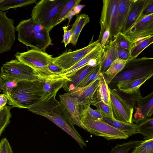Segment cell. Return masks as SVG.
Masks as SVG:
<instances>
[{
  "mask_svg": "<svg viewBox=\"0 0 153 153\" xmlns=\"http://www.w3.org/2000/svg\"><path fill=\"white\" fill-rule=\"evenodd\" d=\"M58 91L43 96L38 102L30 107V111L44 117L71 136L82 149L86 144L74 128L59 102L56 98Z\"/></svg>",
  "mask_w": 153,
  "mask_h": 153,
  "instance_id": "6da1fadb",
  "label": "cell"
},
{
  "mask_svg": "<svg viewBox=\"0 0 153 153\" xmlns=\"http://www.w3.org/2000/svg\"><path fill=\"white\" fill-rule=\"evenodd\" d=\"M44 95L42 81H20L6 96L8 104L27 109L38 102Z\"/></svg>",
  "mask_w": 153,
  "mask_h": 153,
  "instance_id": "7a4b0ae2",
  "label": "cell"
},
{
  "mask_svg": "<svg viewBox=\"0 0 153 153\" xmlns=\"http://www.w3.org/2000/svg\"><path fill=\"white\" fill-rule=\"evenodd\" d=\"M16 29L18 40L32 49L45 52L48 46L53 45L49 31L36 23L31 18L21 21Z\"/></svg>",
  "mask_w": 153,
  "mask_h": 153,
  "instance_id": "3957f363",
  "label": "cell"
},
{
  "mask_svg": "<svg viewBox=\"0 0 153 153\" xmlns=\"http://www.w3.org/2000/svg\"><path fill=\"white\" fill-rule=\"evenodd\" d=\"M153 74V58L142 57L128 60L110 83L117 86Z\"/></svg>",
  "mask_w": 153,
  "mask_h": 153,
  "instance_id": "277c9868",
  "label": "cell"
},
{
  "mask_svg": "<svg viewBox=\"0 0 153 153\" xmlns=\"http://www.w3.org/2000/svg\"><path fill=\"white\" fill-rule=\"evenodd\" d=\"M67 0H41L36 3L31 18L36 24L50 31L61 9Z\"/></svg>",
  "mask_w": 153,
  "mask_h": 153,
  "instance_id": "5b68a950",
  "label": "cell"
},
{
  "mask_svg": "<svg viewBox=\"0 0 153 153\" xmlns=\"http://www.w3.org/2000/svg\"><path fill=\"white\" fill-rule=\"evenodd\" d=\"M0 73L4 79L9 81H42V79L36 71L17 59L3 64Z\"/></svg>",
  "mask_w": 153,
  "mask_h": 153,
  "instance_id": "8992f818",
  "label": "cell"
},
{
  "mask_svg": "<svg viewBox=\"0 0 153 153\" xmlns=\"http://www.w3.org/2000/svg\"><path fill=\"white\" fill-rule=\"evenodd\" d=\"M16 59L33 68L42 78L48 71V65L54 61V57L45 52L32 49L27 51L15 54Z\"/></svg>",
  "mask_w": 153,
  "mask_h": 153,
  "instance_id": "52a82bcc",
  "label": "cell"
},
{
  "mask_svg": "<svg viewBox=\"0 0 153 153\" xmlns=\"http://www.w3.org/2000/svg\"><path fill=\"white\" fill-rule=\"evenodd\" d=\"M119 0H103L100 21V40L107 29L109 31V42L113 41L118 33L117 24V13Z\"/></svg>",
  "mask_w": 153,
  "mask_h": 153,
  "instance_id": "ba28073f",
  "label": "cell"
},
{
  "mask_svg": "<svg viewBox=\"0 0 153 153\" xmlns=\"http://www.w3.org/2000/svg\"><path fill=\"white\" fill-rule=\"evenodd\" d=\"M85 130L93 134L104 137L108 140L126 139L129 136L102 121H97L86 115L80 117Z\"/></svg>",
  "mask_w": 153,
  "mask_h": 153,
  "instance_id": "9c48e42d",
  "label": "cell"
},
{
  "mask_svg": "<svg viewBox=\"0 0 153 153\" xmlns=\"http://www.w3.org/2000/svg\"><path fill=\"white\" fill-rule=\"evenodd\" d=\"M108 89L113 119L126 123H133V107L120 96L117 89L109 88Z\"/></svg>",
  "mask_w": 153,
  "mask_h": 153,
  "instance_id": "30bf717a",
  "label": "cell"
},
{
  "mask_svg": "<svg viewBox=\"0 0 153 153\" xmlns=\"http://www.w3.org/2000/svg\"><path fill=\"white\" fill-rule=\"evenodd\" d=\"M130 95L135 109L132 122L137 124L151 117L153 113V92L143 97L139 90Z\"/></svg>",
  "mask_w": 153,
  "mask_h": 153,
  "instance_id": "8fae6325",
  "label": "cell"
},
{
  "mask_svg": "<svg viewBox=\"0 0 153 153\" xmlns=\"http://www.w3.org/2000/svg\"><path fill=\"white\" fill-rule=\"evenodd\" d=\"M93 37L87 46L75 51L63 53L58 56L54 57V62L65 70L71 68L100 44L99 39L93 42Z\"/></svg>",
  "mask_w": 153,
  "mask_h": 153,
  "instance_id": "7c38bea8",
  "label": "cell"
},
{
  "mask_svg": "<svg viewBox=\"0 0 153 153\" xmlns=\"http://www.w3.org/2000/svg\"><path fill=\"white\" fill-rule=\"evenodd\" d=\"M100 78L85 87L76 88L67 92L77 99L79 115L88 105L96 100L100 85Z\"/></svg>",
  "mask_w": 153,
  "mask_h": 153,
  "instance_id": "4fadbf2b",
  "label": "cell"
},
{
  "mask_svg": "<svg viewBox=\"0 0 153 153\" xmlns=\"http://www.w3.org/2000/svg\"><path fill=\"white\" fill-rule=\"evenodd\" d=\"M7 11H0V53L10 50L15 40L14 21L6 16Z\"/></svg>",
  "mask_w": 153,
  "mask_h": 153,
  "instance_id": "5bb4252c",
  "label": "cell"
},
{
  "mask_svg": "<svg viewBox=\"0 0 153 153\" xmlns=\"http://www.w3.org/2000/svg\"><path fill=\"white\" fill-rule=\"evenodd\" d=\"M125 34L132 41L137 38L153 35V14L140 17Z\"/></svg>",
  "mask_w": 153,
  "mask_h": 153,
  "instance_id": "9a60e30c",
  "label": "cell"
},
{
  "mask_svg": "<svg viewBox=\"0 0 153 153\" xmlns=\"http://www.w3.org/2000/svg\"><path fill=\"white\" fill-rule=\"evenodd\" d=\"M59 102L73 125L85 130L80 118L77 101L75 97L67 93L59 95Z\"/></svg>",
  "mask_w": 153,
  "mask_h": 153,
  "instance_id": "2e32d148",
  "label": "cell"
},
{
  "mask_svg": "<svg viewBox=\"0 0 153 153\" xmlns=\"http://www.w3.org/2000/svg\"><path fill=\"white\" fill-rule=\"evenodd\" d=\"M42 81L45 96L63 88L66 83L70 81L71 79L62 74L43 78Z\"/></svg>",
  "mask_w": 153,
  "mask_h": 153,
  "instance_id": "e0dca14e",
  "label": "cell"
},
{
  "mask_svg": "<svg viewBox=\"0 0 153 153\" xmlns=\"http://www.w3.org/2000/svg\"><path fill=\"white\" fill-rule=\"evenodd\" d=\"M147 0H133L122 33L125 34L141 17Z\"/></svg>",
  "mask_w": 153,
  "mask_h": 153,
  "instance_id": "ac0fdd59",
  "label": "cell"
},
{
  "mask_svg": "<svg viewBox=\"0 0 153 153\" xmlns=\"http://www.w3.org/2000/svg\"><path fill=\"white\" fill-rule=\"evenodd\" d=\"M100 64V73L103 74L108 68L115 60L118 58V46L113 41H111L105 47Z\"/></svg>",
  "mask_w": 153,
  "mask_h": 153,
  "instance_id": "d6986e66",
  "label": "cell"
},
{
  "mask_svg": "<svg viewBox=\"0 0 153 153\" xmlns=\"http://www.w3.org/2000/svg\"><path fill=\"white\" fill-rule=\"evenodd\" d=\"M104 51V48L100 44L72 67L65 70L63 74L67 77L72 76L78 70L88 65L91 59L101 56Z\"/></svg>",
  "mask_w": 153,
  "mask_h": 153,
  "instance_id": "ffe728a7",
  "label": "cell"
},
{
  "mask_svg": "<svg viewBox=\"0 0 153 153\" xmlns=\"http://www.w3.org/2000/svg\"><path fill=\"white\" fill-rule=\"evenodd\" d=\"M94 67L87 65L68 77L71 81L66 83L63 88L64 90L68 92L76 88Z\"/></svg>",
  "mask_w": 153,
  "mask_h": 153,
  "instance_id": "44dd1931",
  "label": "cell"
},
{
  "mask_svg": "<svg viewBox=\"0 0 153 153\" xmlns=\"http://www.w3.org/2000/svg\"><path fill=\"white\" fill-rule=\"evenodd\" d=\"M133 0H119L117 18L118 33L122 32Z\"/></svg>",
  "mask_w": 153,
  "mask_h": 153,
  "instance_id": "7402d4cb",
  "label": "cell"
},
{
  "mask_svg": "<svg viewBox=\"0 0 153 153\" xmlns=\"http://www.w3.org/2000/svg\"><path fill=\"white\" fill-rule=\"evenodd\" d=\"M102 121L124 132L129 137L138 133L137 124L133 123H129L108 118H103Z\"/></svg>",
  "mask_w": 153,
  "mask_h": 153,
  "instance_id": "603a6c76",
  "label": "cell"
},
{
  "mask_svg": "<svg viewBox=\"0 0 153 153\" xmlns=\"http://www.w3.org/2000/svg\"><path fill=\"white\" fill-rule=\"evenodd\" d=\"M153 75V74H150L141 78L130 81L117 86L120 91L131 95L140 90V87Z\"/></svg>",
  "mask_w": 153,
  "mask_h": 153,
  "instance_id": "cb8c5ba5",
  "label": "cell"
},
{
  "mask_svg": "<svg viewBox=\"0 0 153 153\" xmlns=\"http://www.w3.org/2000/svg\"><path fill=\"white\" fill-rule=\"evenodd\" d=\"M128 61L118 58L112 62L107 70L102 74L108 85L124 68Z\"/></svg>",
  "mask_w": 153,
  "mask_h": 153,
  "instance_id": "d4e9b609",
  "label": "cell"
},
{
  "mask_svg": "<svg viewBox=\"0 0 153 153\" xmlns=\"http://www.w3.org/2000/svg\"><path fill=\"white\" fill-rule=\"evenodd\" d=\"M76 16V20L73 23L74 27L70 42L74 46L76 45L82 29L90 22V18L88 15L85 13L77 15Z\"/></svg>",
  "mask_w": 153,
  "mask_h": 153,
  "instance_id": "484cf974",
  "label": "cell"
},
{
  "mask_svg": "<svg viewBox=\"0 0 153 153\" xmlns=\"http://www.w3.org/2000/svg\"><path fill=\"white\" fill-rule=\"evenodd\" d=\"M81 1V0H67L55 20L53 27L66 19L69 13L75 6L79 4Z\"/></svg>",
  "mask_w": 153,
  "mask_h": 153,
  "instance_id": "4316f807",
  "label": "cell"
},
{
  "mask_svg": "<svg viewBox=\"0 0 153 153\" xmlns=\"http://www.w3.org/2000/svg\"><path fill=\"white\" fill-rule=\"evenodd\" d=\"M37 0H0V11H3L10 9L16 10L29 4L36 3Z\"/></svg>",
  "mask_w": 153,
  "mask_h": 153,
  "instance_id": "83f0119b",
  "label": "cell"
},
{
  "mask_svg": "<svg viewBox=\"0 0 153 153\" xmlns=\"http://www.w3.org/2000/svg\"><path fill=\"white\" fill-rule=\"evenodd\" d=\"M138 133L142 134L145 140L153 138V118H147L138 125Z\"/></svg>",
  "mask_w": 153,
  "mask_h": 153,
  "instance_id": "f1b7e54d",
  "label": "cell"
},
{
  "mask_svg": "<svg viewBox=\"0 0 153 153\" xmlns=\"http://www.w3.org/2000/svg\"><path fill=\"white\" fill-rule=\"evenodd\" d=\"M91 105L95 106L101 114L103 118L114 119L111 105L105 104L102 100L100 95L99 90L96 99Z\"/></svg>",
  "mask_w": 153,
  "mask_h": 153,
  "instance_id": "f546056e",
  "label": "cell"
},
{
  "mask_svg": "<svg viewBox=\"0 0 153 153\" xmlns=\"http://www.w3.org/2000/svg\"><path fill=\"white\" fill-rule=\"evenodd\" d=\"M100 68V64L94 67L76 88H81L85 87L99 78L101 74Z\"/></svg>",
  "mask_w": 153,
  "mask_h": 153,
  "instance_id": "4dcf8cb0",
  "label": "cell"
},
{
  "mask_svg": "<svg viewBox=\"0 0 153 153\" xmlns=\"http://www.w3.org/2000/svg\"><path fill=\"white\" fill-rule=\"evenodd\" d=\"M12 107L5 105L0 110V137L10 122V119L12 117L10 110Z\"/></svg>",
  "mask_w": 153,
  "mask_h": 153,
  "instance_id": "1f68e13d",
  "label": "cell"
},
{
  "mask_svg": "<svg viewBox=\"0 0 153 153\" xmlns=\"http://www.w3.org/2000/svg\"><path fill=\"white\" fill-rule=\"evenodd\" d=\"M100 85L99 88V93L102 100L105 104L110 105V98L108 85L102 74H100Z\"/></svg>",
  "mask_w": 153,
  "mask_h": 153,
  "instance_id": "d6a6232c",
  "label": "cell"
},
{
  "mask_svg": "<svg viewBox=\"0 0 153 153\" xmlns=\"http://www.w3.org/2000/svg\"><path fill=\"white\" fill-rule=\"evenodd\" d=\"M153 42V35L150 36L140 43L134 46L131 50V59L136 58L145 49Z\"/></svg>",
  "mask_w": 153,
  "mask_h": 153,
  "instance_id": "836d02e7",
  "label": "cell"
},
{
  "mask_svg": "<svg viewBox=\"0 0 153 153\" xmlns=\"http://www.w3.org/2000/svg\"><path fill=\"white\" fill-rule=\"evenodd\" d=\"M142 141L133 140L120 145L117 144L112 149L110 153H128L129 150L138 146Z\"/></svg>",
  "mask_w": 153,
  "mask_h": 153,
  "instance_id": "e575fe53",
  "label": "cell"
},
{
  "mask_svg": "<svg viewBox=\"0 0 153 153\" xmlns=\"http://www.w3.org/2000/svg\"><path fill=\"white\" fill-rule=\"evenodd\" d=\"M118 46L131 51L133 46L132 41L124 34L118 33L113 40Z\"/></svg>",
  "mask_w": 153,
  "mask_h": 153,
  "instance_id": "d590c367",
  "label": "cell"
},
{
  "mask_svg": "<svg viewBox=\"0 0 153 153\" xmlns=\"http://www.w3.org/2000/svg\"><path fill=\"white\" fill-rule=\"evenodd\" d=\"M131 153H153V138L142 141Z\"/></svg>",
  "mask_w": 153,
  "mask_h": 153,
  "instance_id": "8d00e7d4",
  "label": "cell"
},
{
  "mask_svg": "<svg viewBox=\"0 0 153 153\" xmlns=\"http://www.w3.org/2000/svg\"><path fill=\"white\" fill-rule=\"evenodd\" d=\"M18 82L15 80L9 81L5 80L3 78L0 72V92H2L6 95L17 85Z\"/></svg>",
  "mask_w": 153,
  "mask_h": 153,
  "instance_id": "74e56055",
  "label": "cell"
},
{
  "mask_svg": "<svg viewBox=\"0 0 153 153\" xmlns=\"http://www.w3.org/2000/svg\"><path fill=\"white\" fill-rule=\"evenodd\" d=\"M90 105L84 110L80 114V117L85 115L88 117L90 119L97 121H101L103 117L100 112L97 110H94L91 108Z\"/></svg>",
  "mask_w": 153,
  "mask_h": 153,
  "instance_id": "f35d334b",
  "label": "cell"
},
{
  "mask_svg": "<svg viewBox=\"0 0 153 153\" xmlns=\"http://www.w3.org/2000/svg\"><path fill=\"white\" fill-rule=\"evenodd\" d=\"M69 26L70 25L64 26L62 27L64 33L63 36V40L62 42L64 43L65 47H66L68 44L71 42L72 34L74 27V25L73 24L70 30H68Z\"/></svg>",
  "mask_w": 153,
  "mask_h": 153,
  "instance_id": "ab89813d",
  "label": "cell"
},
{
  "mask_svg": "<svg viewBox=\"0 0 153 153\" xmlns=\"http://www.w3.org/2000/svg\"><path fill=\"white\" fill-rule=\"evenodd\" d=\"M47 68L52 75L63 74L65 71L62 68L55 63L54 61L49 64Z\"/></svg>",
  "mask_w": 153,
  "mask_h": 153,
  "instance_id": "60d3db41",
  "label": "cell"
},
{
  "mask_svg": "<svg viewBox=\"0 0 153 153\" xmlns=\"http://www.w3.org/2000/svg\"><path fill=\"white\" fill-rule=\"evenodd\" d=\"M118 58L120 59L128 61L131 59V51L124 48L118 46Z\"/></svg>",
  "mask_w": 153,
  "mask_h": 153,
  "instance_id": "b9f144b4",
  "label": "cell"
},
{
  "mask_svg": "<svg viewBox=\"0 0 153 153\" xmlns=\"http://www.w3.org/2000/svg\"><path fill=\"white\" fill-rule=\"evenodd\" d=\"M0 153H13L12 148L6 138H3L1 140Z\"/></svg>",
  "mask_w": 153,
  "mask_h": 153,
  "instance_id": "7bdbcfd3",
  "label": "cell"
},
{
  "mask_svg": "<svg viewBox=\"0 0 153 153\" xmlns=\"http://www.w3.org/2000/svg\"><path fill=\"white\" fill-rule=\"evenodd\" d=\"M153 14V0H147L145 7L141 17Z\"/></svg>",
  "mask_w": 153,
  "mask_h": 153,
  "instance_id": "ee69618b",
  "label": "cell"
},
{
  "mask_svg": "<svg viewBox=\"0 0 153 153\" xmlns=\"http://www.w3.org/2000/svg\"><path fill=\"white\" fill-rule=\"evenodd\" d=\"M109 30L108 29H107L103 33L100 39V44L103 48L109 42Z\"/></svg>",
  "mask_w": 153,
  "mask_h": 153,
  "instance_id": "f6af8a7d",
  "label": "cell"
},
{
  "mask_svg": "<svg viewBox=\"0 0 153 153\" xmlns=\"http://www.w3.org/2000/svg\"><path fill=\"white\" fill-rule=\"evenodd\" d=\"M7 101V99L6 95L4 93L0 94V110L4 107Z\"/></svg>",
  "mask_w": 153,
  "mask_h": 153,
  "instance_id": "bcb514c9",
  "label": "cell"
},
{
  "mask_svg": "<svg viewBox=\"0 0 153 153\" xmlns=\"http://www.w3.org/2000/svg\"><path fill=\"white\" fill-rule=\"evenodd\" d=\"M85 6V5L79 4L75 6L73 9L75 15H78Z\"/></svg>",
  "mask_w": 153,
  "mask_h": 153,
  "instance_id": "7dc6e473",
  "label": "cell"
}]
</instances>
